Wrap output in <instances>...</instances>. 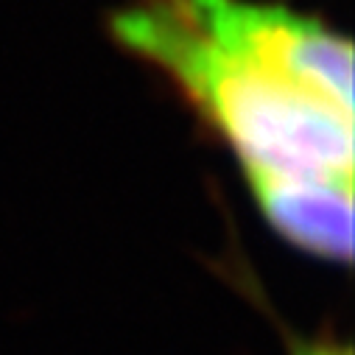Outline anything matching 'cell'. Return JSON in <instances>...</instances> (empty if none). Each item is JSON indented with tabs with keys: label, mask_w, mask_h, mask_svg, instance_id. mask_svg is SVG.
I'll return each mask as SVG.
<instances>
[{
	"label": "cell",
	"mask_w": 355,
	"mask_h": 355,
	"mask_svg": "<svg viewBox=\"0 0 355 355\" xmlns=\"http://www.w3.org/2000/svg\"><path fill=\"white\" fill-rule=\"evenodd\" d=\"M112 34L216 126L254 202L352 188V45L322 20L266 0H135Z\"/></svg>",
	"instance_id": "cell-1"
},
{
	"label": "cell",
	"mask_w": 355,
	"mask_h": 355,
	"mask_svg": "<svg viewBox=\"0 0 355 355\" xmlns=\"http://www.w3.org/2000/svg\"><path fill=\"white\" fill-rule=\"evenodd\" d=\"M294 355H352V349L336 341H308V344H297Z\"/></svg>",
	"instance_id": "cell-2"
}]
</instances>
